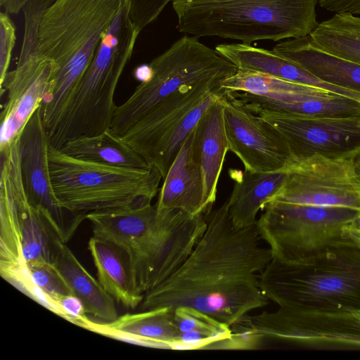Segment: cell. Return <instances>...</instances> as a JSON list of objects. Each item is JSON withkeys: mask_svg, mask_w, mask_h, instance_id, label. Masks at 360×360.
Instances as JSON below:
<instances>
[{"mask_svg": "<svg viewBox=\"0 0 360 360\" xmlns=\"http://www.w3.org/2000/svg\"><path fill=\"white\" fill-rule=\"evenodd\" d=\"M206 229L183 264L144 295L142 311L188 307L231 328L268 304L261 274L272 259L257 224L236 228L226 201L207 214Z\"/></svg>", "mask_w": 360, "mask_h": 360, "instance_id": "1", "label": "cell"}, {"mask_svg": "<svg viewBox=\"0 0 360 360\" xmlns=\"http://www.w3.org/2000/svg\"><path fill=\"white\" fill-rule=\"evenodd\" d=\"M207 214L139 209H109L86 214L93 236L117 246L126 257L133 288L143 295L171 276L204 233Z\"/></svg>", "mask_w": 360, "mask_h": 360, "instance_id": "2", "label": "cell"}, {"mask_svg": "<svg viewBox=\"0 0 360 360\" xmlns=\"http://www.w3.org/2000/svg\"><path fill=\"white\" fill-rule=\"evenodd\" d=\"M122 0H53L44 10L35 51L58 70L41 105L47 134L91 63Z\"/></svg>", "mask_w": 360, "mask_h": 360, "instance_id": "3", "label": "cell"}, {"mask_svg": "<svg viewBox=\"0 0 360 360\" xmlns=\"http://www.w3.org/2000/svg\"><path fill=\"white\" fill-rule=\"evenodd\" d=\"M261 287L279 307L360 313V247L345 240L302 261L272 258Z\"/></svg>", "mask_w": 360, "mask_h": 360, "instance_id": "4", "label": "cell"}, {"mask_svg": "<svg viewBox=\"0 0 360 360\" xmlns=\"http://www.w3.org/2000/svg\"><path fill=\"white\" fill-rule=\"evenodd\" d=\"M318 0H173L178 30L251 44L308 36L318 25Z\"/></svg>", "mask_w": 360, "mask_h": 360, "instance_id": "5", "label": "cell"}, {"mask_svg": "<svg viewBox=\"0 0 360 360\" xmlns=\"http://www.w3.org/2000/svg\"><path fill=\"white\" fill-rule=\"evenodd\" d=\"M139 33L129 18L126 0H122L94 57L48 134L51 146L59 149L70 140L95 136L110 127L117 106L115 89Z\"/></svg>", "mask_w": 360, "mask_h": 360, "instance_id": "6", "label": "cell"}, {"mask_svg": "<svg viewBox=\"0 0 360 360\" xmlns=\"http://www.w3.org/2000/svg\"><path fill=\"white\" fill-rule=\"evenodd\" d=\"M48 162L53 193L75 215L151 205L162 179L154 167L134 169L83 160L50 144Z\"/></svg>", "mask_w": 360, "mask_h": 360, "instance_id": "7", "label": "cell"}, {"mask_svg": "<svg viewBox=\"0 0 360 360\" xmlns=\"http://www.w3.org/2000/svg\"><path fill=\"white\" fill-rule=\"evenodd\" d=\"M184 34L150 62L153 74L140 83L122 105L116 106L110 130L120 136L158 103L181 88L229 78L237 68L198 40Z\"/></svg>", "mask_w": 360, "mask_h": 360, "instance_id": "8", "label": "cell"}, {"mask_svg": "<svg viewBox=\"0 0 360 360\" xmlns=\"http://www.w3.org/2000/svg\"><path fill=\"white\" fill-rule=\"evenodd\" d=\"M257 221L259 236L273 258L300 262L345 240L343 229L360 210L271 200Z\"/></svg>", "mask_w": 360, "mask_h": 360, "instance_id": "9", "label": "cell"}, {"mask_svg": "<svg viewBox=\"0 0 360 360\" xmlns=\"http://www.w3.org/2000/svg\"><path fill=\"white\" fill-rule=\"evenodd\" d=\"M0 156V264L53 262L57 238L27 197L18 138Z\"/></svg>", "mask_w": 360, "mask_h": 360, "instance_id": "10", "label": "cell"}, {"mask_svg": "<svg viewBox=\"0 0 360 360\" xmlns=\"http://www.w3.org/2000/svg\"><path fill=\"white\" fill-rule=\"evenodd\" d=\"M232 328L251 349L262 342L360 349V313L279 307L274 311L248 315Z\"/></svg>", "mask_w": 360, "mask_h": 360, "instance_id": "11", "label": "cell"}, {"mask_svg": "<svg viewBox=\"0 0 360 360\" xmlns=\"http://www.w3.org/2000/svg\"><path fill=\"white\" fill-rule=\"evenodd\" d=\"M285 170L287 178L271 200L360 210V174L354 157L313 154L295 158Z\"/></svg>", "mask_w": 360, "mask_h": 360, "instance_id": "12", "label": "cell"}, {"mask_svg": "<svg viewBox=\"0 0 360 360\" xmlns=\"http://www.w3.org/2000/svg\"><path fill=\"white\" fill-rule=\"evenodd\" d=\"M18 138L21 176L28 200L41 212L57 239L66 243L81 222L86 219V214L68 218L65 214L68 211L60 206L53 193L48 162L49 141L42 120L41 105L32 114Z\"/></svg>", "mask_w": 360, "mask_h": 360, "instance_id": "13", "label": "cell"}, {"mask_svg": "<svg viewBox=\"0 0 360 360\" xmlns=\"http://www.w3.org/2000/svg\"><path fill=\"white\" fill-rule=\"evenodd\" d=\"M221 101L229 150L240 160L245 170H285L295 158L281 134L230 91L224 89Z\"/></svg>", "mask_w": 360, "mask_h": 360, "instance_id": "14", "label": "cell"}, {"mask_svg": "<svg viewBox=\"0 0 360 360\" xmlns=\"http://www.w3.org/2000/svg\"><path fill=\"white\" fill-rule=\"evenodd\" d=\"M257 115L281 134L295 158L313 154L356 158L360 154V115L306 116L267 112Z\"/></svg>", "mask_w": 360, "mask_h": 360, "instance_id": "15", "label": "cell"}, {"mask_svg": "<svg viewBox=\"0 0 360 360\" xmlns=\"http://www.w3.org/2000/svg\"><path fill=\"white\" fill-rule=\"evenodd\" d=\"M57 70L54 62L35 51L19 56L16 68L7 72L0 84L1 95L6 91L0 119V153L15 141L41 105Z\"/></svg>", "mask_w": 360, "mask_h": 360, "instance_id": "16", "label": "cell"}, {"mask_svg": "<svg viewBox=\"0 0 360 360\" xmlns=\"http://www.w3.org/2000/svg\"><path fill=\"white\" fill-rule=\"evenodd\" d=\"M222 81L212 79L181 88L150 110L119 136L150 166L160 147L184 116L221 89Z\"/></svg>", "mask_w": 360, "mask_h": 360, "instance_id": "17", "label": "cell"}, {"mask_svg": "<svg viewBox=\"0 0 360 360\" xmlns=\"http://www.w3.org/2000/svg\"><path fill=\"white\" fill-rule=\"evenodd\" d=\"M80 327L114 339L158 349H176L179 338L173 309L170 307L127 313L110 322H95L89 319Z\"/></svg>", "mask_w": 360, "mask_h": 360, "instance_id": "18", "label": "cell"}, {"mask_svg": "<svg viewBox=\"0 0 360 360\" xmlns=\"http://www.w3.org/2000/svg\"><path fill=\"white\" fill-rule=\"evenodd\" d=\"M193 130L164 179L155 203L159 210H179L197 215L212 210L206 205L204 177L193 154Z\"/></svg>", "mask_w": 360, "mask_h": 360, "instance_id": "19", "label": "cell"}, {"mask_svg": "<svg viewBox=\"0 0 360 360\" xmlns=\"http://www.w3.org/2000/svg\"><path fill=\"white\" fill-rule=\"evenodd\" d=\"M221 96L202 115L193 135V151L202 171L205 201L209 208L216 200L218 181L229 150Z\"/></svg>", "mask_w": 360, "mask_h": 360, "instance_id": "20", "label": "cell"}, {"mask_svg": "<svg viewBox=\"0 0 360 360\" xmlns=\"http://www.w3.org/2000/svg\"><path fill=\"white\" fill-rule=\"evenodd\" d=\"M272 51L326 83L360 94V64L318 49L309 35L284 40Z\"/></svg>", "mask_w": 360, "mask_h": 360, "instance_id": "21", "label": "cell"}, {"mask_svg": "<svg viewBox=\"0 0 360 360\" xmlns=\"http://www.w3.org/2000/svg\"><path fill=\"white\" fill-rule=\"evenodd\" d=\"M53 263L73 295L84 303L86 311L102 322H110L118 317L115 300L81 264L66 243L56 239Z\"/></svg>", "mask_w": 360, "mask_h": 360, "instance_id": "22", "label": "cell"}, {"mask_svg": "<svg viewBox=\"0 0 360 360\" xmlns=\"http://www.w3.org/2000/svg\"><path fill=\"white\" fill-rule=\"evenodd\" d=\"M235 183L226 200L229 214L236 228L257 224V215L279 191L287 178V171L252 172L245 170L233 175Z\"/></svg>", "mask_w": 360, "mask_h": 360, "instance_id": "23", "label": "cell"}, {"mask_svg": "<svg viewBox=\"0 0 360 360\" xmlns=\"http://www.w3.org/2000/svg\"><path fill=\"white\" fill-rule=\"evenodd\" d=\"M88 250L96 269L97 279L103 288L118 304L134 309L144 296L134 290L129 265L124 253L112 243L92 236Z\"/></svg>", "mask_w": 360, "mask_h": 360, "instance_id": "24", "label": "cell"}, {"mask_svg": "<svg viewBox=\"0 0 360 360\" xmlns=\"http://www.w3.org/2000/svg\"><path fill=\"white\" fill-rule=\"evenodd\" d=\"M229 91L248 110L255 114L267 112L306 116L360 115V102L340 95L285 102L247 92Z\"/></svg>", "mask_w": 360, "mask_h": 360, "instance_id": "25", "label": "cell"}, {"mask_svg": "<svg viewBox=\"0 0 360 360\" xmlns=\"http://www.w3.org/2000/svg\"><path fill=\"white\" fill-rule=\"evenodd\" d=\"M59 150L80 160L111 166L134 169L152 167L110 128L95 136L70 140Z\"/></svg>", "mask_w": 360, "mask_h": 360, "instance_id": "26", "label": "cell"}, {"mask_svg": "<svg viewBox=\"0 0 360 360\" xmlns=\"http://www.w3.org/2000/svg\"><path fill=\"white\" fill-rule=\"evenodd\" d=\"M309 36L318 49L360 64V17L349 13H335L319 23Z\"/></svg>", "mask_w": 360, "mask_h": 360, "instance_id": "27", "label": "cell"}, {"mask_svg": "<svg viewBox=\"0 0 360 360\" xmlns=\"http://www.w3.org/2000/svg\"><path fill=\"white\" fill-rule=\"evenodd\" d=\"M220 87L228 91H243L262 96L311 94L326 91L264 74L239 70H237L231 77L223 80Z\"/></svg>", "mask_w": 360, "mask_h": 360, "instance_id": "28", "label": "cell"}, {"mask_svg": "<svg viewBox=\"0 0 360 360\" xmlns=\"http://www.w3.org/2000/svg\"><path fill=\"white\" fill-rule=\"evenodd\" d=\"M224 91V89L221 88L213 92L190 110L160 147L150 163V166L159 170L163 179L184 141L196 126L202 115L214 101L222 95Z\"/></svg>", "mask_w": 360, "mask_h": 360, "instance_id": "29", "label": "cell"}, {"mask_svg": "<svg viewBox=\"0 0 360 360\" xmlns=\"http://www.w3.org/2000/svg\"><path fill=\"white\" fill-rule=\"evenodd\" d=\"M173 319L179 333H202L213 338L216 340L215 344L229 338L233 333L231 327L199 310L188 307L173 308Z\"/></svg>", "mask_w": 360, "mask_h": 360, "instance_id": "30", "label": "cell"}, {"mask_svg": "<svg viewBox=\"0 0 360 360\" xmlns=\"http://www.w3.org/2000/svg\"><path fill=\"white\" fill-rule=\"evenodd\" d=\"M173 0H126L129 18L139 32L154 22Z\"/></svg>", "mask_w": 360, "mask_h": 360, "instance_id": "31", "label": "cell"}, {"mask_svg": "<svg viewBox=\"0 0 360 360\" xmlns=\"http://www.w3.org/2000/svg\"><path fill=\"white\" fill-rule=\"evenodd\" d=\"M15 24L6 12L0 13V84L8 72L16 40Z\"/></svg>", "mask_w": 360, "mask_h": 360, "instance_id": "32", "label": "cell"}, {"mask_svg": "<svg viewBox=\"0 0 360 360\" xmlns=\"http://www.w3.org/2000/svg\"><path fill=\"white\" fill-rule=\"evenodd\" d=\"M58 305L62 312V318L79 327L89 319L83 302L73 294L59 297Z\"/></svg>", "mask_w": 360, "mask_h": 360, "instance_id": "33", "label": "cell"}, {"mask_svg": "<svg viewBox=\"0 0 360 360\" xmlns=\"http://www.w3.org/2000/svg\"><path fill=\"white\" fill-rule=\"evenodd\" d=\"M319 6L330 12L360 15V0H318Z\"/></svg>", "mask_w": 360, "mask_h": 360, "instance_id": "34", "label": "cell"}, {"mask_svg": "<svg viewBox=\"0 0 360 360\" xmlns=\"http://www.w3.org/2000/svg\"><path fill=\"white\" fill-rule=\"evenodd\" d=\"M343 236L360 247V212L343 229Z\"/></svg>", "mask_w": 360, "mask_h": 360, "instance_id": "35", "label": "cell"}, {"mask_svg": "<svg viewBox=\"0 0 360 360\" xmlns=\"http://www.w3.org/2000/svg\"><path fill=\"white\" fill-rule=\"evenodd\" d=\"M32 0H0V5L5 12L9 14H18Z\"/></svg>", "mask_w": 360, "mask_h": 360, "instance_id": "36", "label": "cell"}, {"mask_svg": "<svg viewBox=\"0 0 360 360\" xmlns=\"http://www.w3.org/2000/svg\"><path fill=\"white\" fill-rule=\"evenodd\" d=\"M153 71L150 64L138 66L134 71V76L141 83L148 82L153 77Z\"/></svg>", "mask_w": 360, "mask_h": 360, "instance_id": "37", "label": "cell"}]
</instances>
